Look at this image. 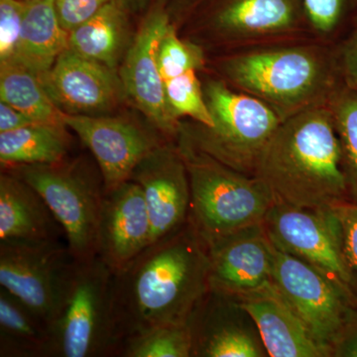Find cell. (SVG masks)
<instances>
[{
    "label": "cell",
    "instance_id": "25",
    "mask_svg": "<svg viewBox=\"0 0 357 357\" xmlns=\"http://www.w3.org/2000/svg\"><path fill=\"white\" fill-rule=\"evenodd\" d=\"M349 203L357 204V89L342 84L330 100Z\"/></svg>",
    "mask_w": 357,
    "mask_h": 357
},
{
    "label": "cell",
    "instance_id": "27",
    "mask_svg": "<svg viewBox=\"0 0 357 357\" xmlns=\"http://www.w3.org/2000/svg\"><path fill=\"white\" fill-rule=\"evenodd\" d=\"M312 37L333 45L349 31L357 15V0H302Z\"/></svg>",
    "mask_w": 357,
    "mask_h": 357
},
{
    "label": "cell",
    "instance_id": "9",
    "mask_svg": "<svg viewBox=\"0 0 357 357\" xmlns=\"http://www.w3.org/2000/svg\"><path fill=\"white\" fill-rule=\"evenodd\" d=\"M277 248L311 265L357 301V274L345 255L332 208H298L276 201L263 222Z\"/></svg>",
    "mask_w": 357,
    "mask_h": 357
},
{
    "label": "cell",
    "instance_id": "34",
    "mask_svg": "<svg viewBox=\"0 0 357 357\" xmlns=\"http://www.w3.org/2000/svg\"><path fill=\"white\" fill-rule=\"evenodd\" d=\"M333 356L357 357V307L352 310L344 332L333 345Z\"/></svg>",
    "mask_w": 357,
    "mask_h": 357
},
{
    "label": "cell",
    "instance_id": "16",
    "mask_svg": "<svg viewBox=\"0 0 357 357\" xmlns=\"http://www.w3.org/2000/svg\"><path fill=\"white\" fill-rule=\"evenodd\" d=\"M206 248L211 292L236 299L273 281L275 246L263 223L222 237Z\"/></svg>",
    "mask_w": 357,
    "mask_h": 357
},
{
    "label": "cell",
    "instance_id": "28",
    "mask_svg": "<svg viewBox=\"0 0 357 357\" xmlns=\"http://www.w3.org/2000/svg\"><path fill=\"white\" fill-rule=\"evenodd\" d=\"M199 70H191L164 82L169 109L178 121L188 117L210 128L213 126L210 112L204 102L203 82L198 77Z\"/></svg>",
    "mask_w": 357,
    "mask_h": 357
},
{
    "label": "cell",
    "instance_id": "32",
    "mask_svg": "<svg viewBox=\"0 0 357 357\" xmlns=\"http://www.w3.org/2000/svg\"><path fill=\"white\" fill-rule=\"evenodd\" d=\"M335 50L342 83L357 89V15L349 31L335 45Z\"/></svg>",
    "mask_w": 357,
    "mask_h": 357
},
{
    "label": "cell",
    "instance_id": "26",
    "mask_svg": "<svg viewBox=\"0 0 357 357\" xmlns=\"http://www.w3.org/2000/svg\"><path fill=\"white\" fill-rule=\"evenodd\" d=\"M194 351L191 324L155 326L122 342L115 356L190 357Z\"/></svg>",
    "mask_w": 357,
    "mask_h": 357
},
{
    "label": "cell",
    "instance_id": "19",
    "mask_svg": "<svg viewBox=\"0 0 357 357\" xmlns=\"http://www.w3.org/2000/svg\"><path fill=\"white\" fill-rule=\"evenodd\" d=\"M65 232L38 192L22 178L0 175V241H52Z\"/></svg>",
    "mask_w": 357,
    "mask_h": 357
},
{
    "label": "cell",
    "instance_id": "7",
    "mask_svg": "<svg viewBox=\"0 0 357 357\" xmlns=\"http://www.w3.org/2000/svg\"><path fill=\"white\" fill-rule=\"evenodd\" d=\"M39 192L65 232L66 243L79 261L96 256V236L105 183L83 162L68 159L51 165L3 166Z\"/></svg>",
    "mask_w": 357,
    "mask_h": 357
},
{
    "label": "cell",
    "instance_id": "33",
    "mask_svg": "<svg viewBox=\"0 0 357 357\" xmlns=\"http://www.w3.org/2000/svg\"><path fill=\"white\" fill-rule=\"evenodd\" d=\"M333 208L342 227L345 255L357 274V204L342 202Z\"/></svg>",
    "mask_w": 357,
    "mask_h": 357
},
{
    "label": "cell",
    "instance_id": "1",
    "mask_svg": "<svg viewBox=\"0 0 357 357\" xmlns=\"http://www.w3.org/2000/svg\"><path fill=\"white\" fill-rule=\"evenodd\" d=\"M208 292V248L188 220L114 272L116 351L124 340L155 326L190 323Z\"/></svg>",
    "mask_w": 357,
    "mask_h": 357
},
{
    "label": "cell",
    "instance_id": "3",
    "mask_svg": "<svg viewBox=\"0 0 357 357\" xmlns=\"http://www.w3.org/2000/svg\"><path fill=\"white\" fill-rule=\"evenodd\" d=\"M218 69L223 81L261 100L282 121L330 102L344 84L335 46L314 40L250 47L222 59Z\"/></svg>",
    "mask_w": 357,
    "mask_h": 357
},
{
    "label": "cell",
    "instance_id": "22",
    "mask_svg": "<svg viewBox=\"0 0 357 357\" xmlns=\"http://www.w3.org/2000/svg\"><path fill=\"white\" fill-rule=\"evenodd\" d=\"M51 326L27 305L0 288V356L48 357Z\"/></svg>",
    "mask_w": 357,
    "mask_h": 357
},
{
    "label": "cell",
    "instance_id": "2",
    "mask_svg": "<svg viewBox=\"0 0 357 357\" xmlns=\"http://www.w3.org/2000/svg\"><path fill=\"white\" fill-rule=\"evenodd\" d=\"M256 177L276 201L306 208L349 202L330 103L282 121L265 147Z\"/></svg>",
    "mask_w": 357,
    "mask_h": 357
},
{
    "label": "cell",
    "instance_id": "11",
    "mask_svg": "<svg viewBox=\"0 0 357 357\" xmlns=\"http://www.w3.org/2000/svg\"><path fill=\"white\" fill-rule=\"evenodd\" d=\"M201 7L204 29L222 43L255 47L312 37L302 0H204Z\"/></svg>",
    "mask_w": 357,
    "mask_h": 357
},
{
    "label": "cell",
    "instance_id": "38",
    "mask_svg": "<svg viewBox=\"0 0 357 357\" xmlns=\"http://www.w3.org/2000/svg\"><path fill=\"white\" fill-rule=\"evenodd\" d=\"M20 1L29 2V1H34V0H20Z\"/></svg>",
    "mask_w": 357,
    "mask_h": 357
},
{
    "label": "cell",
    "instance_id": "23",
    "mask_svg": "<svg viewBox=\"0 0 357 357\" xmlns=\"http://www.w3.org/2000/svg\"><path fill=\"white\" fill-rule=\"evenodd\" d=\"M67 126L33 124L0 133L3 166L51 165L68 159L70 139Z\"/></svg>",
    "mask_w": 357,
    "mask_h": 357
},
{
    "label": "cell",
    "instance_id": "31",
    "mask_svg": "<svg viewBox=\"0 0 357 357\" xmlns=\"http://www.w3.org/2000/svg\"><path fill=\"white\" fill-rule=\"evenodd\" d=\"M112 0H54L61 25L68 32L96 15Z\"/></svg>",
    "mask_w": 357,
    "mask_h": 357
},
{
    "label": "cell",
    "instance_id": "13",
    "mask_svg": "<svg viewBox=\"0 0 357 357\" xmlns=\"http://www.w3.org/2000/svg\"><path fill=\"white\" fill-rule=\"evenodd\" d=\"M64 121L93 154L105 192L128 181L141 160L165 143L156 134L122 117L65 114Z\"/></svg>",
    "mask_w": 357,
    "mask_h": 357
},
{
    "label": "cell",
    "instance_id": "15",
    "mask_svg": "<svg viewBox=\"0 0 357 357\" xmlns=\"http://www.w3.org/2000/svg\"><path fill=\"white\" fill-rule=\"evenodd\" d=\"M129 180L140 185L152 227L151 243L183 227L189 220V174L177 145L165 142L146 155Z\"/></svg>",
    "mask_w": 357,
    "mask_h": 357
},
{
    "label": "cell",
    "instance_id": "14",
    "mask_svg": "<svg viewBox=\"0 0 357 357\" xmlns=\"http://www.w3.org/2000/svg\"><path fill=\"white\" fill-rule=\"evenodd\" d=\"M51 100L66 114L102 116L126 98L119 70L68 49L38 76Z\"/></svg>",
    "mask_w": 357,
    "mask_h": 357
},
{
    "label": "cell",
    "instance_id": "30",
    "mask_svg": "<svg viewBox=\"0 0 357 357\" xmlns=\"http://www.w3.org/2000/svg\"><path fill=\"white\" fill-rule=\"evenodd\" d=\"M24 10V1L0 0V64H15Z\"/></svg>",
    "mask_w": 357,
    "mask_h": 357
},
{
    "label": "cell",
    "instance_id": "8",
    "mask_svg": "<svg viewBox=\"0 0 357 357\" xmlns=\"http://www.w3.org/2000/svg\"><path fill=\"white\" fill-rule=\"evenodd\" d=\"M77 264L61 239L0 241V286L50 326L64 305Z\"/></svg>",
    "mask_w": 357,
    "mask_h": 357
},
{
    "label": "cell",
    "instance_id": "10",
    "mask_svg": "<svg viewBox=\"0 0 357 357\" xmlns=\"http://www.w3.org/2000/svg\"><path fill=\"white\" fill-rule=\"evenodd\" d=\"M272 279L314 340L333 352L357 301L311 265L276 246Z\"/></svg>",
    "mask_w": 357,
    "mask_h": 357
},
{
    "label": "cell",
    "instance_id": "37",
    "mask_svg": "<svg viewBox=\"0 0 357 357\" xmlns=\"http://www.w3.org/2000/svg\"><path fill=\"white\" fill-rule=\"evenodd\" d=\"M130 13H139L148 8L153 0H123Z\"/></svg>",
    "mask_w": 357,
    "mask_h": 357
},
{
    "label": "cell",
    "instance_id": "36",
    "mask_svg": "<svg viewBox=\"0 0 357 357\" xmlns=\"http://www.w3.org/2000/svg\"><path fill=\"white\" fill-rule=\"evenodd\" d=\"M204 0H168L169 10L173 17H184L198 9Z\"/></svg>",
    "mask_w": 357,
    "mask_h": 357
},
{
    "label": "cell",
    "instance_id": "29",
    "mask_svg": "<svg viewBox=\"0 0 357 357\" xmlns=\"http://www.w3.org/2000/svg\"><path fill=\"white\" fill-rule=\"evenodd\" d=\"M206 57L199 44L178 37L175 25L171 24L160 42L158 66L164 82L188 70L204 69Z\"/></svg>",
    "mask_w": 357,
    "mask_h": 357
},
{
    "label": "cell",
    "instance_id": "12",
    "mask_svg": "<svg viewBox=\"0 0 357 357\" xmlns=\"http://www.w3.org/2000/svg\"><path fill=\"white\" fill-rule=\"evenodd\" d=\"M172 23L168 0H153L133 36L119 74L126 98L150 123L164 135L177 137L181 121L169 109L158 66L160 42Z\"/></svg>",
    "mask_w": 357,
    "mask_h": 357
},
{
    "label": "cell",
    "instance_id": "18",
    "mask_svg": "<svg viewBox=\"0 0 357 357\" xmlns=\"http://www.w3.org/2000/svg\"><path fill=\"white\" fill-rule=\"evenodd\" d=\"M230 300L252 319L268 356H333L328 347L314 340L302 319L294 312L275 286L273 281L255 292Z\"/></svg>",
    "mask_w": 357,
    "mask_h": 357
},
{
    "label": "cell",
    "instance_id": "21",
    "mask_svg": "<svg viewBox=\"0 0 357 357\" xmlns=\"http://www.w3.org/2000/svg\"><path fill=\"white\" fill-rule=\"evenodd\" d=\"M70 33L59 20L54 0L25 2L22 35L15 64L41 76L70 48Z\"/></svg>",
    "mask_w": 357,
    "mask_h": 357
},
{
    "label": "cell",
    "instance_id": "4",
    "mask_svg": "<svg viewBox=\"0 0 357 357\" xmlns=\"http://www.w3.org/2000/svg\"><path fill=\"white\" fill-rule=\"evenodd\" d=\"M190 188L189 220L208 248L222 237L262 225L276 199L264 182L225 165L177 139Z\"/></svg>",
    "mask_w": 357,
    "mask_h": 357
},
{
    "label": "cell",
    "instance_id": "24",
    "mask_svg": "<svg viewBox=\"0 0 357 357\" xmlns=\"http://www.w3.org/2000/svg\"><path fill=\"white\" fill-rule=\"evenodd\" d=\"M0 100L37 124L66 126L65 114L51 100L38 76L18 64H0Z\"/></svg>",
    "mask_w": 357,
    "mask_h": 357
},
{
    "label": "cell",
    "instance_id": "35",
    "mask_svg": "<svg viewBox=\"0 0 357 357\" xmlns=\"http://www.w3.org/2000/svg\"><path fill=\"white\" fill-rule=\"evenodd\" d=\"M33 124L37 123L20 109L0 100V133L16 130Z\"/></svg>",
    "mask_w": 357,
    "mask_h": 357
},
{
    "label": "cell",
    "instance_id": "6",
    "mask_svg": "<svg viewBox=\"0 0 357 357\" xmlns=\"http://www.w3.org/2000/svg\"><path fill=\"white\" fill-rule=\"evenodd\" d=\"M114 271L98 256L79 261L64 305L51 326L48 357L114 356Z\"/></svg>",
    "mask_w": 357,
    "mask_h": 357
},
{
    "label": "cell",
    "instance_id": "5",
    "mask_svg": "<svg viewBox=\"0 0 357 357\" xmlns=\"http://www.w3.org/2000/svg\"><path fill=\"white\" fill-rule=\"evenodd\" d=\"M203 93L213 126L181 121L176 139L238 172L255 176L265 147L282 123L280 117L261 100L222 79H206Z\"/></svg>",
    "mask_w": 357,
    "mask_h": 357
},
{
    "label": "cell",
    "instance_id": "20",
    "mask_svg": "<svg viewBox=\"0 0 357 357\" xmlns=\"http://www.w3.org/2000/svg\"><path fill=\"white\" fill-rule=\"evenodd\" d=\"M129 13L123 0H112L70 32L69 49L82 57L119 70L133 38Z\"/></svg>",
    "mask_w": 357,
    "mask_h": 357
},
{
    "label": "cell",
    "instance_id": "17",
    "mask_svg": "<svg viewBox=\"0 0 357 357\" xmlns=\"http://www.w3.org/2000/svg\"><path fill=\"white\" fill-rule=\"evenodd\" d=\"M151 222L139 185L128 180L105 192L96 236V256L100 260L119 271L151 244Z\"/></svg>",
    "mask_w": 357,
    "mask_h": 357
}]
</instances>
